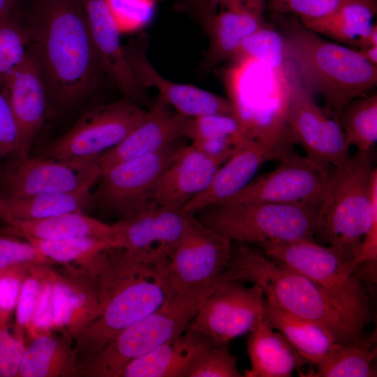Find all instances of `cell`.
<instances>
[{
	"label": "cell",
	"mask_w": 377,
	"mask_h": 377,
	"mask_svg": "<svg viewBox=\"0 0 377 377\" xmlns=\"http://www.w3.org/2000/svg\"><path fill=\"white\" fill-rule=\"evenodd\" d=\"M25 23L49 96L68 105L89 95L102 69L82 0H33Z\"/></svg>",
	"instance_id": "cell-1"
},
{
	"label": "cell",
	"mask_w": 377,
	"mask_h": 377,
	"mask_svg": "<svg viewBox=\"0 0 377 377\" xmlns=\"http://www.w3.org/2000/svg\"><path fill=\"white\" fill-rule=\"evenodd\" d=\"M95 277L101 312L73 340L80 372L114 337L174 295L165 267L141 260L119 247L101 253Z\"/></svg>",
	"instance_id": "cell-2"
},
{
	"label": "cell",
	"mask_w": 377,
	"mask_h": 377,
	"mask_svg": "<svg viewBox=\"0 0 377 377\" xmlns=\"http://www.w3.org/2000/svg\"><path fill=\"white\" fill-rule=\"evenodd\" d=\"M377 222L374 149L359 151L332 171L319 207L314 241L332 247L355 270L362 239Z\"/></svg>",
	"instance_id": "cell-3"
},
{
	"label": "cell",
	"mask_w": 377,
	"mask_h": 377,
	"mask_svg": "<svg viewBox=\"0 0 377 377\" xmlns=\"http://www.w3.org/2000/svg\"><path fill=\"white\" fill-rule=\"evenodd\" d=\"M232 280L258 285L267 300L292 315L320 325L340 343L361 338L312 281L251 244H232L230 258L220 281Z\"/></svg>",
	"instance_id": "cell-4"
},
{
	"label": "cell",
	"mask_w": 377,
	"mask_h": 377,
	"mask_svg": "<svg viewBox=\"0 0 377 377\" xmlns=\"http://www.w3.org/2000/svg\"><path fill=\"white\" fill-rule=\"evenodd\" d=\"M287 59L307 89L322 96L339 120L343 108L377 84V66L357 51L330 42L304 27L283 35Z\"/></svg>",
	"instance_id": "cell-5"
},
{
	"label": "cell",
	"mask_w": 377,
	"mask_h": 377,
	"mask_svg": "<svg viewBox=\"0 0 377 377\" xmlns=\"http://www.w3.org/2000/svg\"><path fill=\"white\" fill-rule=\"evenodd\" d=\"M225 82L234 117L246 135L281 156L285 140H290L286 124L290 96L286 64L272 69L254 61H232Z\"/></svg>",
	"instance_id": "cell-6"
},
{
	"label": "cell",
	"mask_w": 377,
	"mask_h": 377,
	"mask_svg": "<svg viewBox=\"0 0 377 377\" xmlns=\"http://www.w3.org/2000/svg\"><path fill=\"white\" fill-rule=\"evenodd\" d=\"M268 257L312 281L362 337L373 318L369 296L355 270L332 247L313 239L267 242L258 245Z\"/></svg>",
	"instance_id": "cell-7"
},
{
	"label": "cell",
	"mask_w": 377,
	"mask_h": 377,
	"mask_svg": "<svg viewBox=\"0 0 377 377\" xmlns=\"http://www.w3.org/2000/svg\"><path fill=\"white\" fill-rule=\"evenodd\" d=\"M217 284L180 291L114 337L82 369L81 377H119L131 361L181 335Z\"/></svg>",
	"instance_id": "cell-8"
},
{
	"label": "cell",
	"mask_w": 377,
	"mask_h": 377,
	"mask_svg": "<svg viewBox=\"0 0 377 377\" xmlns=\"http://www.w3.org/2000/svg\"><path fill=\"white\" fill-rule=\"evenodd\" d=\"M319 207L303 203L251 202L207 207L197 219L232 243L314 240Z\"/></svg>",
	"instance_id": "cell-9"
},
{
	"label": "cell",
	"mask_w": 377,
	"mask_h": 377,
	"mask_svg": "<svg viewBox=\"0 0 377 377\" xmlns=\"http://www.w3.org/2000/svg\"><path fill=\"white\" fill-rule=\"evenodd\" d=\"M286 71L290 85L286 124L290 138L302 146L306 157L326 168L346 165L352 156L339 121L317 104L288 59Z\"/></svg>",
	"instance_id": "cell-10"
},
{
	"label": "cell",
	"mask_w": 377,
	"mask_h": 377,
	"mask_svg": "<svg viewBox=\"0 0 377 377\" xmlns=\"http://www.w3.org/2000/svg\"><path fill=\"white\" fill-rule=\"evenodd\" d=\"M145 110L124 97L85 112L65 133L45 147L43 157H98L122 142L142 119Z\"/></svg>",
	"instance_id": "cell-11"
},
{
	"label": "cell",
	"mask_w": 377,
	"mask_h": 377,
	"mask_svg": "<svg viewBox=\"0 0 377 377\" xmlns=\"http://www.w3.org/2000/svg\"><path fill=\"white\" fill-rule=\"evenodd\" d=\"M180 145L115 163L100 171L93 202L120 216H128L152 205L160 179Z\"/></svg>",
	"instance_id": "cell-12"
},
{
	"label": "cell",
	"mask_w": 377,
	"mask_h": 377,
	"mask_svg": "<svg viewBox=\"0 0 377 377\" xmlns=\"http://www.w3.org/2000/svg\"><path fill=\"white\" fill-rule=\"evenodd\" d=\"M232 244L188 214L182 235L165 265L172 293L218 283L228 265Z\"/></svg>",
	"instance_id": "cell-13"
},
{
	"label": "cell",
	"mask_w": 377,
	"mask_h": 377,
	"mask_svg": "<svg viewBox=\"0 0 377 377\" xmlns=\"http://www.w3.org/2000/svg\"><path fill=\"white\" fill-rule=\"evenodd\" d=\"M279 159L278 167L255 177L239 193L222 204L303 203L320 207L334 168H326L297 153L285 151Z\"/></svg>",
	"instance_id": "cell-14"
},
{
	"label": "cell",
	"mask_w": 377,
	"mask_h": 377,
	"mask_svg": "<svg viewBox=\"0 0 377 377\" xmlns=\"http://www.w3.org/2000/svg\"><path fill=\"white\" fill-rule=\"evenodd\" d=\"M265 297L256 284L220 281L203 300L190 326L214 343L248 334L263 318Z\"/></svg>",
	"instance_id": "cell-15"
},
{
	"label": "cell",
	"mask_w": 377,
	"mask_h": 377,
	"mask_svg": "<svg viewBox=\"0 0 377 377\" xmlns=\"http://www.w3.org/2000/svg\"><path fill=\"white\" fill-rule=\"evenodd\" d=\"M98 158L58 159L29 156L15 159L5 174L0 194L25 196L71 192L93 186L100 175Z\"/></svg>",
	"instance_id": "cell-16"
},
{
	"label": "cell",
	"mask_w": 377,
	"mask_h": 377,
	"mask_svg": "<svg viewBox=\"0 0 377 377\" xmlns=\"http://www.w3.org/2000/svg\"><path fill=\"white\" fill-rule=\"evenodd\" d=\"M188 214L152 205L112 224L115 247L159 266L166 263L184 229Z\"/></svg>",
	"instance_id": "cell-17"
},
{
	"label": "cell",
	"mask_w": 377,
	"mask_h": 377,
	"mask_svg": "<svg viewBox=\"0 0 377 377\" xmlns=\"http://www.w3.org/2000/svg\"><path fill=\"white\" fill-rule=\"evenodd\" d=\"M132 72L142 87H153L175 112L196 118L210 114L234 116L228 98L190 84L170 80L160 74L149 61L145 49L137 43L124 47Z\"/></svg>",
	"instance_id": "cell-18"
},
{
	"label": "cell",
	"mask_w": 377,
	"mask_h": 377,
	"mask_svg": "<svg viewBox=\"0 0 377 377\" xmlns=\"http://www.w3.org/2000/svg\"><path fill=\"white\" fill-rule=\"evenodd\" d=\"M191 119L172 110L158 96L125 139L99 156L100 171L121 161L153 154L179 142L187 138Z\"/></svg>",
	"instance_id": "cell-19"
},
{
	"label": "cell",
	"mask_w": 377,
	"mask_h": 377,
	"mask_svg": "<svg viewBox=\"0 0 377 377\" xmlns=\"http://www.w3.org/2000/svg\"><path fill=\"white\" fill-rule=\"evenodd\" d=\"M1 92L9 103L20 133V145L15 158H27L45 121L49 96L43 72L31 48Z\"/></svg>",
	"instance_id": "cell-20"
},
{
	"label": "cell",
	"mask_w": 377,
	"mask_h": 377,
	"mask_svg": "<svg viewBox=\"0 0 377 377\" xmlns=\"http://www.w3.org/2000/svg\"><path fill=\"white\" fill-rule=\"evenodd\" d=\"M89 33L106 74L124 97L138 104L145 100V89L135 77L122 45L121 30L107 0H82Z\"/></svg>",
	"instance_id": "cell-21"
},
{
	"label": "cell",
	"mask_w": 377,
	"mask_h": 377,
	"mask_svg": "<svg viewBox=\"0 0 377 377\" xmlns=\"http://www.w3.org/2000/svg\"><path fill=\"white\" fill-rule=\"evenodd\" d=\"M230 156H213L191 144L180 145L160 179L154 204L182 209L208 187L217 169Z\"/></svg>",
	"instance_id": "cell-22"
},
{
	"label": "cell",
	"mask_w": 377,
	"mask_h": 377,
	"mask_svg": "<svg viewBox=\"0 0 377 377\" xmlns=\"http://www.w3.org/2000/svg\"><path fill=\"white\" fill-rule=\"evenodd\" d=\"M280 156L276 151L247 138L219 166L208 187L188 201L182 210L193 215L223 203L244 189L255 178L264 163Z\"/></svg>",
	"instance_id": "cell-23"
},
{
	"label": "cell",
	"mask_w": 377,
	"mask_h": 377,
	"mask_svg": "<svg viewBox=\"0 0 377 377\" xmlns=\"http://www.w3.org/2000/svg\"><path fill=\"white\" fill-rule=\"evenodd\" d=\"M266 7L265 0H234L208 15L205 27L209 67L232 60L245 39L265 23Z\"/></svg>",
	"instance_id": "cell-24"
},
{
	"label": "cell",
	"mask_w": 377,
	"mask_h": 377,
	"mask_svg": "<svg viewBox=\"0 0 377 377\" xmlns=\"http://www.w3.org/2000/svg\"><path fill=\"white\" fill-rule=\"evenodd\" d=\"M64 276L52 269L53 288V331L68 335L73 340L101 312L96 279H80L78 270Z\"/></svg>",
	"instance_id": "cell-25"
},
{
	"label": "cell",
	"mask_w": 377,
	"mask_h": 377,
	"mask_svg": "<svg viewBox=\"0 0 377 377\" xmlns=\"http://www.w3.org/2000/svg\"><path fill=\"white\" fill-rule=\"evenodd\" d=\"M212 343L189 325L177 338L129 362L119 377H188Z\"/></svg>",
	"instance_id": "cell-26"
},
{
	"label": "cell",
	"mask_w": 377,
	"mask_h": 377,
	"mask_svg": "<svg viewBox=\"0 0 377 377\" xmlns=\"http://www.w3.org/2000/svg\"><path fill=\"white\" fill-rule=\"evenodd\" d=\"M251 368L245 377H290L307 362L265 316L248 333Z\"/></svg>",
	"instance_id": "cell-27"
},
{
	"label": "cell",
	"mask_w": 377,
	"mask_h": 377,
	"mask_svg": "<svg viewBox=\"0 0 377 377\" xmlns=\"http://www.w3.org/2000/svg\"><path fill=\"white\" fill-rule=\"evenodd\" d=\"M73 339L57 331L31 339L20 363L18 377H78Z\"/></svg>",
	"instance_id": "cell-28"
},
{
	"label": "cell",
	"mask_w": 377,
	"mask_h": 377,
	"mask_svg": "<svg viewBox=\"0 0 377 377\" xmlns=\"http://www.w3.org/2000/svg\"><path fill=\"white\" fill-rule=\"evenodd\" d=\"M264 316L307 363L315 367L324 362L341 344L320 325L292 315L266 298Z\"/></svg>",
	"instance_id": "cell-29"
},
{
	"label": "cell",
	"mask_w": 377,
	"mask_h": 377,
	"mask_svg": "<svg viewBox=\"0 0 377 377\" xmlns=\"http://www.w3.org/2000/svg\"><path fill=\"white\" fill-rule=\"evenodd\" d=\"M375 0H340L327 15L302 23L313 32L339 43L361 48L376 24Z\"/></svg>",
	"instance_id": "cell-30"
},
{
	"label": "cell",
	"mask_w": 377,
	"mask_h": 377,
	"mask_svg": "<svg viewBox=\"0 0 377 377\" xmlns=\"http://www.w3.org/2000/svg\"><path fill=\"white\" fill-rule=\"evenodd\" d=\"M6 223L25 239L56 241L90 237L108 240L114 246L112 224L105 223L82 212L41 219H13Z\"/></svg>",
	"instance_id": "cell-31"
},
{
	"label": "cell",
	"mask_w": 377,
	"mask_h": 377,
	"mask_svg": "<svg viewBox=\"0 0 377 377\" xmlns=\"http://www.w3.org/2000/svg\"><path fill=\"white\" fill-rule=\"evenodd\" d=\"M92 186L63 193H38L25 196L0 194V218L5 222L34 220L82 212L93 202Z\"/></svg>",
	"instance_id": "cell-32"
},
{
	"label": "cell",
	"mask_w": 377,
	"mask_h": 377,
	"mask_svg": "<svg viewBox=\"0 0 377 377\" xmlns=\"http://www.w3.org/2000/svg\"><path fill=\"white\" fill-rule=\"evenodd\" d=\"M376 335L364 336L347 344H340L322 364L306 373V377H374L376 376L374 360L376 357Z\"/></svg>",
	"instance_id": "cell-33"
},
{
	"label": "cell",
	"mask_w": 377,
	"mask_h": 377,
	"mask_svg": "<svg viewBox=\"0 0 377 377\" xmlns=\"http://www.w3.org/2000/svg\"><path fill=\"white\" fill-rule=\"evenodd\" d=\"M26 239L53 264H61L69 268L79 267L80 271L93 279L100 254L108 248L114 247L108 240L90 237L56 241Z\"/></svg>",
	"instance_id": "cell-34"
},
{
	"label": "cell",
	"mask_w": 377,
	"mask_h": 377,
	"mask_svg": "<svg viewBox=\"0 0 377 377\" xmlns=\"http://www.w3.org/2000/svg\"><path fill=\"white\" fill-rule=\"evenodd\" d=\"M339 121L349 146L359 151L374 149L377 141V95L358 97L341 110Z\"/></svg>",
	"instance_id": "cell-35"
},
{
	"label": "cell",
	"mask_w": 377,
	"mask_h": 377,
	"mask_svg": "<svg viewBox=\"0 0 377 377\" xmlns=\"http://www.w3.org/2000/svg\"><path fill=\"white\" fill-rule=\"evenodd\" d=\"M30 46L29 29L19 11L0 18V91L25 59Z\"/></svg>",
	"instance_id": "cell-36"
},
{
	"label": "cell",
	"mask_w": 377,
	"mask_h": 377,
	"mask_svg": "<svg viewBox=\"0 0 377 377\" xmlns=\"http://www.w3.org/2000/svg\"><path fill=\"white\" fill-rule=\"evenodd\" d=\"M250 60L282 69L288 59L283 35L266 22L242 43L231 61Z\"/></svg>",
	"instance_id": "cell-37"
},
{
	"label": "cell",
	"mask_w": 377,
	"mask_h": 377,
	"mask_svg": "<svg viewBox=\"0 0 377 377\" xmlns=\"http://www.w3.org/2000/svg\"><path fill=\"white\" fill-rule=\"evenodd\" d=\"M50 265L31 266L25 276L15 309V329L25 332L42 297Z\"/></svg>",
	"instance_id": "cell-38"
},
{
	"label": "cell",
	"mask_w": 377,
	"mask_h": 377,
	"mask_svg": "<svg viewBox=\"0 0 377 377\" xmlns=\"http://www.w3.org/2000/svg\"><path fill=\"white\" fill-rule=\"evenodd\" d=\"M187 138L193 142L219 138L244 139L249 137L234 116L210 114L191 119Z\"/></svg>",
	"instance_id": "cell-39"
},
{
	"label": "cell",
	"mask_w": 377,
	"mask_h": 377,
	"mask_svg": "<svg viewBox=\"0 0 377 377\" xmlns=\"http://www.w3.org/2000/svg\"><path fill=\"white\" fill-rule=\"evenodd\" d=\"M228 343H212L202 355L188 377H242Z\"/></svg>",
	"instance_id": "cell-40"
},
{
	"label": "cell",
	"mask_w": 377,
	"mask_h": 377,
	"mask_svg": "<svg viewBox=\"0 0 377 377\" xmlns=\"http://www.w3.org/2000/svg\"><path fill=\"white\" fill-rule=\"evenodd\" d=\"M9 317L0 313V377H18L25 350V332L10 331Z\"/></svg>",
	"instance_id": "cell-41"
},
{
	"label": "cell",
	"mask_w": 377,
	"mask_h": 377,
	"mask_svg": "<svg viewBox=\"0 0 377 377\" xmlns=\"http://www.w3.org/2000/svg\"><path fill=\"white\" fill-rule=\"evenodd\" d=\"M52 264L29 241L0 236V271L16 267Z\"/></svg>",
	"instance_id": "cell-42"
},
{
	"label": "cell",
	"mask_w": 377,
	"mask_h": 377,
	"mask_svg": "<svg viewBox=\"0 0 377 377\" xmlns=\"http://www.w3.org/2000/svg\"><path fill=\"white\" fill-rule=\"evenodd\" d=\"M119 27L135 30L147 24L154 14V0H107Z\"/></svg>",
	"instance_id": "cell-43"
},
{
	"label": "cell",
	"mask_w": 377,
	"mask_h": 377,
	"mask_svg": "<svg viewBox=\"0 0 377 377\" xmlns=\"http://www.w3.org/2000/svg\"><path fill=\"white\" fill-rule=\"evenodd\" d=\"M340 0H265L267 8L280 14L298 16L302 23L321 18L332 12Z\"/></svg>",
	"instance_id": "cell-44"
},
{
	"label": "cell",
	"mask_w": 377,
	"mask_h": 377,
	"mask_svg": "<svg viewBox=\"0 0 377 377\" xmlns=\"http://www.w3.org/2000/svg\"><path fill=\"white\" fill-rule=\"evenodd\" d=\"M20 145V130L4 95L0 91V164L8 156L16 157Z\"/></svg>",
	"instance_id": "cell-45"
},
{
	"label": "cell",
	"mask_w": 377,
	"mask_h": 377,
	"mask_svg": "<svg viewBox=\"0 0 377 377\" xmlns=\"http://www.w3.org/2000/svg\"><path fill=\"white\" fill-rule=\"evenodd\" d=\"M30 267H16L0 271L1 314L10 317L15 310L23 281Z\"/></svg>",
	"instance_id": "cell-46"
},
{
	"label": "cell",
	"mask_w": 377,
	"mask_h": 377,
	"mask_svg": "<svg viewBox=\"0 0 377 377\" xmlns=\"http://www.w3.org/2000/svg\"><path fill=\"white\" fill-rule=\"evenodd\" d=\"M51 271L50 267L42 297L25 330L31 339L38 334L53 331V288L50 278Z\"/></svg>",
	"instance_id": "cell-47"
},
{
	"label": "cell",
	"mask_w": 377,
	"mask_h": 377,
	"mask_svg": "<svg viewBox=\"0 0 377 377\" xmlns=\"http://www.w3.org/2000/svg\"><path fill=\"white\" fill-rule=\"evenodd\" d=\"M20 0H0V18L18 12Z\"/></svg>",
	"instance_id": "cell-48"
},
{
	"label": "cell",
	"mask_w": 377,
	"mask_h": 377,
	"mask_svg": "<svg viewBox=\"0 0 377 377\" xmlns=\"http://www.w3.org/2000/svg\"><path fill=\"white\" fill-rule=\"evenodd\" d=\"M359 54L369 63L377 66V46H368L357 50Z\"/></svg>",
	"instance_id": "cell-49"
},
{
	"label": "cell",
	"mask_w": 377,
	"mask_h": 377,
	"mask_svg": "<svg viewBox=\"0 0 377 377\" xmlns=\"http://www.w3.org/2000/svg\"><path fill=\"white\" fill-rule=\"evenodd\" d=\"M207 3L214 6H224L234 0H204Z\"/></svg>",
	"instance_id": "cell-50"
}]
</instances>
